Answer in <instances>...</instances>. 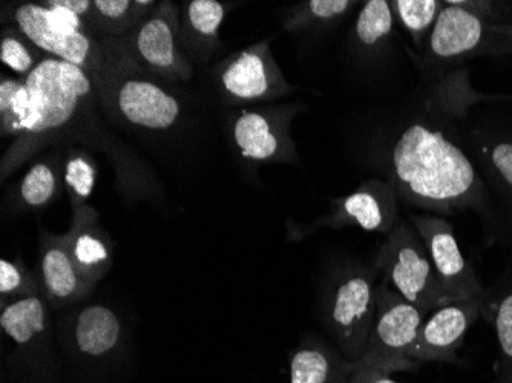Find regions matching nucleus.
<instances>
[{
    "label": "nucleus",
    "instance_id": "18",
    "mask_svg": "<svg viewBox=\"0 0 512 383\" xmlns=\"http://www.w3.org/2000/svg\"><path fill=\"white\" fill-rule=\"evenodd\" d=\"M353 362L318 336H306L289 359V383H350Z\"/></svg>",
    "mask_w": 512,
    "mask_h": 383
},
{
    "label": "nucleus",
    "instance_id": "23",
    "mask_svg": "<svg viewBox=\"0 0 512 383\" xmlns=\"http://www.w3.org/2000/svg\"><path fill=\"white\" fill-rule=\"evenodd\" d=\"M355 0H304L290 8L284 19V30L289 33L333 27L358 8Z\"/></svg>",
    "mask_w": 512,
    "mask_h": 383
},
{
    "label": "nucleus",
    "instance_id": "21",
    "mask_svg": "<svg viewBox=\"0 0 512 383\" xmlns=\"http://www.w3.org/2000/svg\"><path fill=\"white\" fill-rule=\"evenodd\" d=\"M394 23L396 19L388 0H367L353 25V43L362 53H381L390 45Z\"/></svg>",
    "mask_w": 512,
    "mask_h": 383
},
{
    "label": "nucleus",
    "instance_id": "14",
    "mask_svg": "<svg viewBox=\"0 0 512 383\" xmlns=\"http://www.w3.org/2000/svg\"><path fill=\"white\" fill-rule=\"evenodd\" d=\"M408 221L424 239L440 287L451 301L459 299H485L486 292L474 272L473 266L463 256L453 224L437 215H414Z\"/></svg>",
    "mask_w": 512,
    "mask_h": 383
},
{
    "label": "nucleus",
    "instance_id": "5",
    "mask_svg": "<svg viewBox=\"0 0 512 383\" xmlns=\"http://www.w3.org/2000/svg\"><path fill=\"white\" fill-rule=\"evenodd\" d=\"M381 279L425 315L450 304L440 287L424 239L408 220H399L375 256Z\"/></svg>",
    "mask_w": 512,
    "mask_h": 383
},
{
    "label": "nucleus",
    "instance_id": "12",
    "mask_svg": "<svg viewBox=\"0 0 512 383\" xmlns=\"http://www.w3.org/2000/svg\"><path fill=\"white\" fill-rule=\"evenodd\" d=\"M221 100L230 106L266 105L295 92L276 63L270 40L253 43L218 65Z\"/></svg>",
    "mask_w": 512,
    "mask_h": 383
},
{
    "label": "nucleus",
    "instance_id": "2",
    "mask_svg": "<svg viewBox=\"0 0 512 383\" xmlns=\"http://www.w3.org/2000/svg\"><path fill=\"white\" fill-rule=\"evenodd\" d=\"M5 25L22 31L48 57L79 66L96 86L102 102L109 80L126 62L119 40H100L69 0L4 5Z\"/></svg>",
    "mask_w": 512,
    "mask_h": 383
},
{
    "label": "nucleus",
    "instance_id": "19",
    "mask_svg": "<svg viewBox=\"0 0 512 383\" xmlns=\"http://www.w3.org/2000/svg\"><path fill=\"white\" fill-rule=\"evenodd\" d=\"M180 10V40L184 53L207 59L220 46L227 5L218 0H189Z\"/></svg>",
    "mask_w": 512,
    "mask_h": 383
},
{
    "label": "nucleus",
    "instance_id": "27",
    "mask_svg": "<svg viewBox=\"0 0 512 383\" xmlns=\"http://www.w3.org/2000/svg\"><path fill=\"white\" fill-rule=\"evenodd\" d=\"M46 56L22 31L5 25L0 33V60L20 79H27Z\"/></svg>",
    "mask_w": 512,
    "mask_h": 383
},
{
    "label": "nucleus",
    "instance_id": "10",
    "mask_svg": "<svg viewBox=\"0 0 512 383\" xmlns=\"http://www.w3.org/2000/svg\"><path fill=\"white\" fill-rule=\"evenodd\" d=\"M296 105L246 106L229 118L230 143L243 160L253 164H298L290 126Z\"/></svg>",
    "mask_w": 512,
    "mask_h": 383
},
{
    "label": "nucleus",
    "instance_id": "29",
    "mask_svg": "<svg viewBox=\"0 0 512 383\" xmlns=\"http://www.w3.org/2000/svg\"><path fill=\"white\" fill-rule=\"evenodd\" d=\"M477 154L494 183L512 198V140L483 141Z\"/></svg>",
    "mask_w": 512,
    "mask_h": 383
},
{
    "label": "nucleus",
    "instance_id": "8",
    "mask_svg": "<svg viewBox=\"0 0 512 383\" xmlns=\"http://www.w3.org/2000/svg\"><path fill=\"white\" fill-rule=\"evenodd\" d=\"M60 342L77 367L92 376L106 374L120 367L125 327L119 313L108 305H85L63 319Z\"/></svg>",
    "mask_w": 512,
    "mask_h": 383
},
{
    "label": "nucleus",
    "instance_id": "7",
    "mask_svg": "<svg viewBox=\"0 0 512 383\" xmlns=\"http://www.w3.org/2000/svg\"><path fill=\"white\" fill-rule=\"evenodd\" d=\"M425 318V313L405 301L381 279L370 338L364 354L355 364L378 368L388 374L416 371L421 364L411 361L408 353Z\"/></svg>",
    "mask_w": 512,
    "mask_h": 383
},
{
    "label": "nucleus",
    "instance_id": "17",
    "mask_svg": "<svg viewBox=\"0 0 512 383\" xmlns=\"http://www.w3.org/2000/svg\"><path fill=\"white\" fill-rule=\"evenodd\" d=\"M65 235L77 270L96 287L111 272L115 250L114 241L100 223L99 212L88 204L74 209Z\"/></svg>",
    "mask_w": 512,
    "mask_h": 383
},
{
    "label": "nucleus",
    "instance_id": "13",
    "mask_svg": "<svg viewBox=\"0 0 512 383\" xmlns=\"http://www.w3.org/2000/svg\"><path fill=\"white\" fill-rule=\"evenodd\" d=\"M398 192L388 181L367 180L345 197L330 201V213L315 223L289 226L290 239H302L322 229L359 227L367 232L390 233L401 220Z\"/></svg>",
    "mask_w": 512,
    "mask_h": 383
},
{
    "label": "nucleus",
    "instance_id": "24",
    "mask_svg": "<svg viewBox=\"0 0 512 383\" xmlns=\"http://www.w3.org/2000/svg\"><path fill=\"white\" fill-rule=\"evenodd\" d=\"M31 95L25 79L2 76L0 79V134L19 138L30 125Z\"/></svg>",
    "mask_w": 512,
    "mask_h": 383
},
{
    "label": "nucleus",
    "instance_id": "15",
    "mask_svg": "<svg viewBox=\"0 0 512 383\" xmlns=\"http://www.w3.org/2000/svg\"><path fill=\"white\" fill-rule=\"evenodd\" d=\"M483 302L485 299H459L431 311L408 353L411 361L459 364L457 350L465 342L468 330L482 315Z\"/></svg>",
    "mask_w": 512,
    "mask_h": 383
},
{
    "label": "nucleus",
    "instance_id": "20",
    "mask_svg": "<svg viewBox=\"0 0 512 383\" xmlns=\"http://www.w3.org/2000/svg\"><path fill=\"white\" fill-rule=\"evenodd\" d=\"M155 0H92L89 28L100 40L123 39L155 10Z\"/></svg>",
    "mask_w": 512,
    "mask_h": 383
},
{
    "label": "nucleus",
    "instance_id": "9",
    "mask_svg": "<svg viewBox=\"0 0 512 383\" xmlns=\"http://www.w3.org/2000/svg\"><path fill=\"white\" fill-rule=\"evenodd\" d=\"M119 40L129 59L145 73L178 82H189L194 76L191 60L181 46L180 10L171 0L158 2L131 34Z\"/></svg>",
    "mask_w": 512,
    "mask_h": 383
},
{
    "label": "nucleus",
    "instance_id": "6",
    "mask_svg": "<svg viewBox=\"0 0 512 383\" xmlns=\"http://www.w3.org/2000/svg\"><path fill=\"white\" fill-rule=\"evenodd\" d=\"M506 53H512V23L488 22L448 0L425 45L424 60L427 66H445Z\"/></svg>",
    "mask_w": 512,
    "mask_h": 383
},
{
    "label": "nucleus",
    "instance_id": "25",
    "mask_svg": "<svg viewBox=\"0 0 512 383\" xmlns=\"http://www.w3.org/2000/svg\"><path fill=\"white\" fill-rule=\"evenodd\" d=\"M394 19L410 34L413 45L424 54L425 45L433 33L434 25L444 10L440 0H391Z\"/></svg>",
    "mask_w": 512,
    "mask_h": 383
},
{
    "label": "nucleus",
    "instance_id": "22",
    "mask_svg": "<svg viewBox=\"0 0 512 383\" xmlns=\"http://www.w3.org/2000/svg\"><path fill=\"white\" fill-rule=\"evenodd\" d=\"M63 167L60 157L37 161L28 169L17 190V206L25 210H40L56 201L62 190Z\"/></svg>",
    "mask_w": 512,
    "mask_h": 383
},
{
    "label": "nucleus",
    "instance_id": "26",
    "mask_svg": "<svg viewBox=\"0 0 512 383\" xmlns=\"http://www.w3.org/2000/svg\"><path fill=\"white\" fill-rule=\"evenodd\" d=\"M96 183L97 166L91 154L83 149H68L63 160V184L68 190L71 209L85 206Z\"/></svg>",
    "mask_w": 512,
    "mask_h": 383
},
{
    "label": "nucleus",
    "instance_id": "16",
    "mask_svg": "<svg viewBox=\"0 0 512 383\" xmlns=\"http://www.w3.org/2000/svg\"><path fill=\"white\" fill-rule=\"evenodd\" d=\"M37 275L51 310H62L69 305L88 301L96 289L77 270L65 233L40 232Z\"/></svg>",
    "mask_w": 512,
    "mask_h": 383
},
{
    "label": "nucleus",
    "instance_id": "3",
    "mask_svg": "<svg viewBox=\"0 0 512 383\" xmlns=\"http://www.w3.org/2000/svg\"><path fill=\"white\" fill-rule=\"evenodd\" d=\"M379 270L359 261L335 264L319 296V318L333 345L350 362L361 359L378 307Z\"/></svg>",
    "mask_w": 512,
    "mask_h": 383
},
{
    "label": "nucleus",
    "instance_id": "11",
    "mask_svg": "<svg viewBox=\"0 0 512 383\" xmlns=\"http://www.w3.org/2000/svg\"><path fill=\"white\" fill-rule=\"evenodd\" d=\"M103 106L129 125L149 131H166L177 125L181 102L171 89L151 79L131 59L111 77Z\"/></svg>",
    "mask_w": 512,
    "mask_h": 383
},
{
    "label": "nucleus",
    "instance_id": "1",
    "mask_svg": "<svg viewBox=\"0 0 512 383\" xmlns=\"http://www.w3.org/2000/svg\"><path fill=\"white\" fill-rule=\"evenodd\" d=\"M387 167L388 183L408 206L440 215L486 206L473 161L430 118H414L396 135Z\"/></svg>",
    "mask_w": 512,
    "mask_h": 383
},
{
    "label": "nucleus",
    "instance_id": "4",
    "mask_svg": "<svg viewBox=\"0 0 512 383\" xmlns=\"http://www.w3.org/2000/svg\"><path fill=\"white\" fill-rule=\"evenodd\" d=\"M0 328L11 345L7 364L14 383H62L51 307L43 296L0 307Z\"/></svg>",
    "mask_w": 512,
    "mask_h": 383
},
{
    "label": "nucleus",
    "instance_id": "30",
    "mask_svg": "<svg viewBox=\"0 0 512 383\" xmlns=\"http://www.w3.org/2000/svg\"><path fill=\"white\" fill-rule=\"evenodd\" d=\"M350 383H399L391 379L390 374L378 370V368L365 367L353 362L352 376Z\"/></svg>",
    "mask_w": 512,
    "mask_h": 383
},
{
    "label": "nucleus",
    "instance_id": "28",
    "mask_svg": "<svg viewBox=\"0 0 512 383\" xmlns=\"http://www.w3.org/2000/svg\"><path fill=\"white\" fill-rule=\"evenodd\" d=\"M43 296L42 282L20 258L0 261V307L22 299Z\"/></svg>",
    "mask_w": 512,
    "mask_h": 383
}]
</instances>
